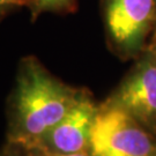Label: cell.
Here are the masks:
<instances>
[{
	"instance_id": "8fae6325",
	"label": "cell",
	"mask_w": 156,
	"mask_h": 156,
	"mask_svg": "<svg viewBox=\"0 0 156 156\" xmlns=\"http://www.w3.org/2000/svg\"><path fill=\"white\" fill-rule=\"evenodd\" d=\"M154 39H156V28H155V31H154V34H153V37H151V41H154Z\"/></svg>"
},
{
	"instance_id": "ba28073f",
	"label": "cell",
	"mask_w": 156,
	"mask_h": 156,
	"mask_svg": "<svg viewBox=\"0 0 156 156\" xmlns=\"http://www.w3.org/2000/svg\"><path fill=\"white\" fill-rule=\"evenodd\" d=\"M0 156H29L26 147L16 142L5 141L0 148Z\"/></svg>"
},
{
	"instance_id": "6da1fadb",
	"label": "cell",
	"mask_w": 156,
	"mask_h": 156,
	"mask_svg": "<svg viewBox=\"0 0 156 156\" xmlns=\"http://www.w3.org/2000/svg\"><path fill=\"white\" fill-rule=\"evenodd\" d=\"M81 91L55 76L36 56L22 57L6 105V141L36 146L74 106Z\"/></svg>"
},
{
	"instance_id": "8992f818",
	"label": "cell",
	"mask_w": 156,
	"mask_h": 156,
	"mask_svg": "<svg viewBox=\"0 0 156 156\" xmlns=\"http://www.w3.org/2000/svg\"><path fill=\"white\" fill-rule=\"evenodd\" d=\"M78 7L79 0H30L28 11L30 14V21L35 22L45 13L67 15L74 13Z\"/></svg>"
},
{
	"instance_id": "277c9868",
	"label": "cell",
	"mask_w": 156,
	"mask_h": 156,
	"mask_svg": "<svg viewBox=\"0 0 156 156\" xmlns=\"http://www.w3.org/2000/svg\"><path fill=\"white\" fill-rule=\"evenodd\" d=\"M156 135V58L148 48L105 98Z\"/></svg>"
},
{
	"instance_id": "52a82bcc",
	"label": "cell",
	"mask_w": 156,
	"mask_h": 156,
	"mask_svg": "<svg viewBox=\"0 0 156 156\" xmlns=\"http://www.w3.org/2000/svg\"><path fill=\"white\" fill-rule=\"evenodd\" d=\"M30 0H0V22L15 12L28 8Z\"/></svg>"
},
{
	"instance_id": "5b68a950",
	"label": "cell",
	"mask_w": 156,
	"mask_h": 156,
	"mask_svg": "<svg viewBox=\"0 0 156 156\" xmlns=\"http://www.w3.org/2000/svg\"><path fill=\"white\" fill-rule=\"evenodd\" d=\"M98 106L100 103L96 102L90 90L82 88L74 106L34 147L57 154L89 151L90 136Z\"/></svg>"
},
{
	"instance_id": "7a4b0ae2",
	"label": "cell",
	"mask_w": 156,
	"mask_h": 156,
	"mask_svg": "<svg viewBox=\"0 0 156 156\" xmlns=\"http://www.w3.org/2000/svg\"><path fill=\"white\" fill-rule=\"evenodd\" d=\"M108 49L134 60L148 48L156 28V0H100Z\"/></svg>"
},
{
	"instance_id": "7c38bea8",
	"label": "cell",
	"mask_w": 156,
	"mask_h": 156,
	"mask_svg": "<svg viewBox=\"0 0 156 156\" xmlns=\"http://www.w3.org/2000/svg\"><path fill=\"white\" fill-rule=\"evenodd\" d=\"M151 156H156V151H155V153H154V154H151Z\"/></svg>"
},
{
	"instance_id": "3957f363",
	"label": "cell",
	"mask_w": 156,
	"mask_h": 156,
	"mask_svg": "<svg viewBox=\"0 0 156 156\" xmlns=\"http://www.w3.org/2000/svg\"><path fill=\"white\" fill-rule=\"evenodd\" d=\"M156 151V135L119 106L100 103L90 136L93 156H151Z\"/></svg>"
},
{
	"instance_id": "9c48e42d",
	"label": "cell",
	"mask_w": 156,
	"mask_h": 156,
	"mask_svg": "<svg viewBox=\"0 0 156 156\" xmlns=\"http://www.w3.org/2000/svg\"><path fill=\"white\" fill-rule=\"evenodd\" d=\"M29 156H93L89 151L87 153H72V154H57V153H50L44 149H41L37 147L33 148H26Z\"/></svg>"
},
{
	"instance_id": "30bf717a",
	"label": "cell",
	"mask_w": 156,
	"mask_h": 156,
	"mask_svg": "<svg viewBox=\"0 0 156 156\" xmlns=\"http://www.w3.org/2000/svg\"><path fill=\"white\" fill-rule=\"evenodd\" d=\"M148 49L153 52V55H154V56H155V58H156V39L151 41V43H149V45H148Z\"/></svg>"
}]
</instances>
